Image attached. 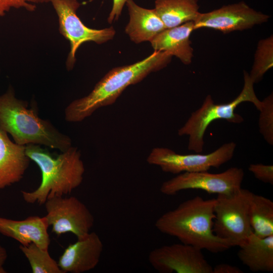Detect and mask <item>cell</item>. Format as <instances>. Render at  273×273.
<instances>
[{
	"label": "cell",
	"instance_id": "6da1fadb",
	"mask_svg": "<svg viewBox=\"0 0 273 273\" xmlns=\"http://www.w3.org/2000/svg\"><path fill=\"white\" fill-rule=\"evenodd\" d=\"M215 198L205 200L196 196L181 203L161 215L155 223L160 232L174 237L181 243L212 253L234 247L228 240L216 236L213 226Z\"/></svg>",
	"mask_w": 273,
	"mask_h": 273
},
{
	"label": "cell",
	"instance_id": "7a4b0ae2",
	"mask_svg": "<svg viewBox=\"0 0 273 273\" xmlns=\"http://www.w3.org/2000/svg\"><path fill=\"white\" fill-rule=\"evenodd\" d=\"M172 56L167 52L154 51L141 61L113 68L88 95L73 101L67 106L65 120L70 122H80L98 109L114 104L127 86L140 82L151 72L165 67Z\"/></svg>",
	"mask_w": 273,
	"mask_h": 273
},
{
	"label": "cell",
	"instance_id": "3957f363",
	"mask_svg": "<svg viewBox=\"0 0 273 273\" xmlns=\"http://www.w3.org/2000/svg\"><path fill=\"white\" fill-rule=\"evenodd\" d=\"M26 154L37 165L41 174L36 189L21 191L26 202L44 204L48 199L69 194L81 184L85 167L77 148L71 146L55 156L40 145L30 144L26 145Z\"/></svg>",
	"mask_w": 273,
	"mask_h": 273
},
{
	"label": "cell",
	"instance_id": "277c9868",
	"mask_svg": "<svg viewBox=\"0 0 273 273\" xmlns=\"http://www.w3.org/2000/svg\"><path fill=\"white\" fill-rule=\"evenodd\" d=\"M0 127L19 145H44L61 152L72 146L69 136L39 117L37 107L29 108L27 102L17 99L12 87L0 96Z\"/></svg>",
	"mask_w": 273,
	"mask_h": 273
},
{
	"label": "cell",
	"instance_id": "5b68a950",
	"mask_svg": "<svg viewBox=\"0 0 273 273\" xmlns=\"http://www.w3.org/2000/svg\"><path fill=\"white\" fill-rule=\"evenodd\" d=\"M244 84L240 94L231 102L215 104L211 96L205 98L202 106L193 112L184 125L178 130L180 136H189L188 150L195 153L203 151L204 136L208 126L214 121L224 119L229 122L240 123L243 118L235 113V109L243 102H251L257 110L260 109L262 102L257 97L253 88L254 83L249 73L244 72Z\"/></svg>",
	"mask_w": 273,
	"mask_h": 273
},
{
	"label": "cell",
	"instance_id": "8992f818",
	"mask_svg": "<svg viewBox=\"0 0 273 273\" xmlns=\"http://www.w3.org/2000/svg\"><path fill=\"white\" fill-rule=\"evenodd\" d=\"M252 194L241 188L231 195H217L215 198L213 232L233 246H241L253 232L249 217Z\"/></svg>",
	"mask_w": 273,
	"mask_h": 273
},
{
	"label": "cell",
	"instance_id": "52a82bcc",
	"mask_svg": "<svg viewBox=\"0 0 273 273\" xmlns=\"http://www.w3.org/2000/svg\"><path fill=\"white\" fill-rule=\"evenodd\" d=\"M51 3L58 16L59 32L70 43L66 61L68 70L73 68L76 51L82 43L93 41L102 44L113 38L116 31L112 26L95 29L83 24L76 13L81 5L77 0H51Z\"/></svg>",
	"mask_w": 273,
	"mask_h": 273
},
{
	"label": "cell",
	"instance_id": "ba28073f",
	"mask_svg": "<svg viewBox=\"0 0 273 273\" xmlns=\"http://www.w3.org/2000/svg\"><path fill=\"white\" fill-rule=\"evenodd\" d=\"M236 144L230 142L221 145L214 151L207 154L182 155L163 147L152 149L147 161L158 166L165 172L179 174L185 172L208 171L211 167L218 168L233 157Z\"/></svg>",
	"mask_w": 273,
	"mask_h": 273
},
{
	"label": "cell",
	"instance_id": "9c48e42d",
	"mask_svg": "<svg viewBox=\"0 0 273 273\" xmlns=\"http://www.w3.org/2000/svg\"><path fill=\"white\" fill-rule=\"evenodd\" d=\"M244 176L243 169L236 167L218 173L185 172L163 182L160 191L167 196L189 189L201 190L210 194L231 195L241 188Z\"/></svg>",
	"mask_w": 273,
	"mask_h": 273
},
{
	"label": "cell",
	"instance_id": "30bf717a",
	"mask_svg": "<svg viewBox=\"0 0 273 273\" xmlns=\"http://www.w3.org/2000/svg\"><path fill=\"white\" fill-rule=\"evenodd\" d=\"M44 216L57 236L71 233L80 239L90 232L94 217L87 207L77 198L55 196L44 203Z\"/></svg>",
	"mask_w": 273,
	"mask_h": 273
},
{
	"label": "cell",
	"instance_id": "8fae6325",
	"mask_svg": "<svg viewBox=\"0 0 273 273\" xmlns=\"http://www.w3.org/2000/svg\"><path fill=\"white\" fill-rule=\"evenodd\" d=\"M148 260L160 273H212L202 250L183 243L156 248L149 253Z\"/></svg>",
	"mask_w": 273,
	"mask_h": 273
},
{
	"label": "cell",
	"instance_id": "7c38bea8",
	"mask_svg": "<svg viewBox=\"0 0 273 273\" xmlns=\"http://www.w3.org/2000/svg\"><path fill=\"white\" fill-rule=\"evenodd\" d=\"M268 18V15L241 2L208 13H199L193 22L194 30L209 28L226 33L250 28L267 21Z\"/></svg>",
	"mask_w": 273,
	"mask_h": 273
},
{
	"label": "cell",
	"instance_id": "4fadbf2b",
	"mask_svg": "<svg viewBox=\"0 0 273 273\" xmlns=\"http://www.w3.org/2000/svg\"><path fill=\"white\" fill-rule=\"evenodd\" d=\"M103 251V244L95 232L69 244L60 256L58 264L63 273H83L95 268Z\"/></svg>",
	"mask_w": 273,
	"mask_h": 273
},
{
	"label": "cell",
	"instance_id": "5bb4252c",
	"mask_svg": "<svg viewBox=\"0 0 273 273\" xmlns=\"http://www.w3.org/2000/svg\"><path fill=\"white\" fill-rule=\"evenodd\" d=\"M7 133L0 127V190L19 182L31 160L26 145L13 142Z\"/></svg>",
	"mask_w": 273,
	"mask_h": 273
},
{
	"label": "cell",
	"instance_id": "9a60e30c",
	"mask_svg": "<svg viewBox=\"0 0 273 273\" xmlns=\"http://www.w3.org/2000/svg\"><path fill=\"white\" fill-rule=\"evenodd\" d=\"M49 226L44 216H31L20 220L0 217V233L22 245L34 243L48 249L51 242Z\"/></svg>",
	"mask_w": 273,
	"mask_h": 273
},
{
	"label": "cell",
	"instance_id": "2e32d148",
	"mask_svg": "<svg viewBox=\"0 0 273 273\" xmlns=\"http://www.w3.org/2000/svg\"><path fill=\"white\" fill-rule=\"evenodd\" d=\"M194 30L193 21L176 27L166 28L150 42L155 51H163L178 58L184 64L191 63L193 49L190 37Z\"/></svg>",
	"mask_w": 273,
	"mask_h": 273
},
{
	"label": "cell",
	"instance_id": "e0dca14e",
	"mask_svg": "<svg viewBox=\"0 0 273 273\" xmlns=\"http://www.w3.org/2000/svg\"><path fill=\"white\" fill-rule=\"evenodd\" d=\"M129 20L125 32L135 43L150 41L156 35L166 29L155 9L144 8L133 0H127Z\"/></svg>",
	"mask_w": 273,
	"mask_h": 273
},
{
	"label": "cell",
	"instance_id": "ac0fdd59",
	"mask_svg": "<svg viewBox=\"0 0 273 273\" xmlns=\"http://www.w3.org/2000/svg\"><path fill=\"white\" fill-rule=\"evenodd\" d=\"M239 247L238 256L250 270L273 271V235L260 238L252 232Z\"/></svg>",
	"mask_w": 273,
	"mask_h": 273
},
{
	"label": "cell",
	"instance_id": "d6986e66",
	"mask_svg": "<svg viewBox=\"0 0 273 273\" xmlns=\"http://www.w3.org/2000/svg\"><path fill=\"white\" fill-rule=\"evenodd\" d=\"M198 0H156L155 10L166 28L194 21L198 14Z\"/></svg>",
	"mask_w": 273,
	"mask_h": 273
},
{
	"label": "cell",
	"instance_id": "ffe728a7",
	"mask_svg": "<svg viewBox=\"0 0 273 273\" xmlns=\"http://www.w3.org/2000/svg\"><path fill=\"white\" fill-rule=\"evenodd\" d=\"M249 217L255 235L260 238L273 235V202L269 199L253 193Z\"/></svg>",
	"mask_w": 273,
	"mask_h": 273
},
{
	"label": "cell",
	"instance_id": "44dd1931",
	"mask_svg": "<svg viewBox=\"0 0 273 273\" xmlns=\"http://www.w3.org/2000/svg\"><path fill=\"white\" fill-rule=\"evenodd\" d=\"M19 248L28 260L32 273H63L58 262L49 254L48 249L34 243L20 245Z\"/></svg>",
	"mask_w": 273,
	"mask_h": 273
},
{
	"label": "cell",
	"instance_id": "7402d4cb",
	"mask_svg": "<svg viewBox=\"0 0 273 273\" xmlns=\"http://www.w3.org/2000/svg\"><path fill=\"white\" fill-rule=\"evenodd\" d=\"M273 66V37L260 40L254 56V61L249 76L254 83L260 81L264 74Z\"/></svg>",
	"mask_w": 273,
	"mask_h": 273
},
{
	"label": "cell",
	"instance_id": "603a6c76",
	"mask_svg": "<svg viewBox=\"0 0 273 273\" xmlns=\"http://www.w3.org/2000/svg\"><path fill=\"white\" fill-rule=\"evenodd\" d=\"M262 102L258 125L259 131L265 141L270 145H273V96L272 94L266 97Z\"/></svg>",
	"mask_w": 273,
	"mask_h": 273
},
{
	"label": "cell",
	"instance_id": "cb8c5ba5",
	"mask_svg": "<svg viewBox=\"0 0 273 273\" xmlns=\"http://www.w3.org/2000/svg\"><path fill=\"white\" fill-rule=\"evenodd\" d=\"M51 0H0V17L4 16L12 9H21L32 12L37 5L51 3Z\"/></svg>",
	"mask_w": 273,
	"mask_h": 273
},
{
	"label": "cell",
	"instance_id": "d4e9b609",
	"mask_svg": "<svg viewBox=\"0 0 273 273\" xmlns=\"http://www.w3.org/2000/svg\"><path fill=\"white\" fill-rule=\"evenodd\" d=\"M258 180L271 185L273 184V166L263 164H251L248 168Z\"/></svg>",
	"mask_w": 273,
	"mask_h": 273
},
{
	"label": "cell",
	"instance_id": "484cf974",
	"mask_svg": "<svg viewBox=\"0 0 273 273\" xmlns=\"http://www.w3.org/2000/svg\"><path fill=\"white\" fill-rule=\"evenodd\" d=\"M126 1L127 0H113L112 9L108 17L109 23H112L119 19Z\"/></svg>",
	"mask_w": 273,
	"mask_h": 273
},
{
	"label": "cell",
	"instance_id": "4316f807",
	"mask_svg": "<svg viewBox=\"0 0 273 273\" xmlns=\"http://www.w3.org/2000/svg\"><path fill=\"white\" fill-rule=\"evenodd\" d=\"M240 268L226 263L216 265L212 269V273H242Z\"/></svg>",
	"mask_w": 273,
	"mask_h": 273
},
{
	"label": "cell",
	"instance_id": "83f0119b",
	"mask_svg": "<svg viewBox=\"0 0 273 273\" xmlns=\"http://www.w3.org/2000/svg\"><path fill=\"white\" fill-rule=\"evenodd\" d=\"M8 254L6 249L0 244V273H6L7 271L4 265L7 259Z\"/></svg>",
	"mask_w": 273,
	"mask_h": 273
},
{
	"label": "cell",
	"instance_id": "f1b7e54d",
	"mask_svg": "<svg viewBox=\"0 0 273 273\" xmlns=\"http://www.w3.org/2000/svg\"><path fill=\"white\" fill-rule=\"evenodd\" d=\"M0 53H1V50H0Z\"/></svg>",
	"mask_w": 273,
	"mask_h": 273
}]
</instances>
